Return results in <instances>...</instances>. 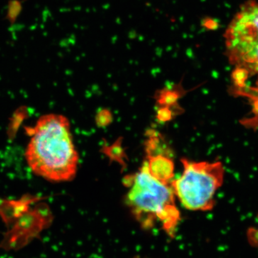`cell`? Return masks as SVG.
I'll list each match as a JSON object with an SVG mask.
<instances>
[{"mask_svg":"<svg viewBox=\"0 0 258 258\" xmlns=\"http://www.w3.org/2000/svg\"><path fill=\"white\" fill-rule=\"evenodd\" d=\"M28 132L31 138L25 157L32 171L55 182L74 179L79 156L69 119L62 115H44Z\"/></svg>","mask_w":258,"mask_h":258,"instance_id":"cell-1","label":"cell"},{"mask_svg":"<svg viewBox=\"0 0 258 258\" xmlns=\"http://www.w3.org/2000/svg\"><path fill=\"white\" fill-rule=\"evenodd\" d=\"M171 182L153 174L145 161L138 171L124 180L128 188L125 203L137 222L145 230L159 225L174 237L181 216Z\"/></svg>","mask_w":258,"mask_h":258,"instance_id":"cell-2","label":"cell"},{"mask_svg":"<svg viewBox=\"0 0 258 258\" xmlns=\"http://www.w3.org/2000/svg\"><path fill=\"white\" fill-rule=\"evenodd\" d=\"M183 171L171 182L173 191L184 208L191 211H210L215 196L225 179V167L220 161H194L182 159Z\"/></svg>","mask_w":258,"mask_h":258,"instance_id":"cell-3","label":"cell"},{"mask_svg":"<svg viewBox=\"0 0 258 258\" xmlns=\"http://www.w3.org/2000/svg\"><path fill=\"white\" fill-rule=\"evenodd\" d=\"M225 54L235 74L258 76V3L246 2L224 34Z\"/></svg>","mask_w":258,"mask_h":258,"instance_id":"cell-4","label":"cell"},{"mask_svg":"<svg viewBox=\"0 0 258 258\" xmlns=\"http://www.w3.org/2000/svg\"><path fill=\"white\" fill-rule=\"evenodd\" d=\"M249 242L254 246H258V227L249 230L247 232Z\"/></svg>","mask_w":258,"mask_h":258,"instance_id":"cell-5","label":"cell"}]
</instances>
